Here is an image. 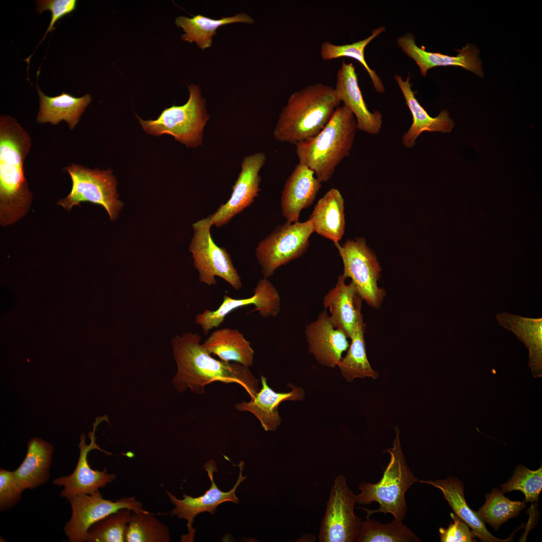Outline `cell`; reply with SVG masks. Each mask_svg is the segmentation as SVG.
Here are the masks:
<instances>
[{"label": "cell", "mask_w": 542, "mask_h": 542, "mask_svg": "<svg viewBox=\"0 0 542 542\" xmlns=\"http://www.w3.org/2000/svg\"><path fill=\"white\" fill-rule=\"evenodd\" d=\"M366 325L361 313L358 318L356 329L350 338L351 343L345 356L338 364L343 377L349 382L356 378L368 377L374 379L379 375L371 367L367 359L364 340Z\"/></svg>", "instance_id": "cell-30"}, {"label": "cell", "mask_w": 542, "mask_h": 542, "mask_svg": "<svg viewBox=\"0 0 542 542\" xmlns=\"http://www.w3.org/2000/svg\"><path fill=\"white\" fill-rule=\"evenodd\" d=\"M355 494L349 488L344 476L335 478L322 519L320 542H354L358 537L361 519L354 513Z\"/></svg>", "instance_id": "cell-11"}, {"label": "cell", "mask_w": 542, "mask_h": 542, "mask_svg": "<svg viewBox=\"0 0 542 542\" xmlns=\"http://www.w3.org/2000/svg\"><path fill=\"white\" fill-rule=\"evenodd\" d=\"M265 161V155L261 152L244 158L241 164V171L232 187L230 198L209 216L212 225L220 227L226 224L253 203L260 190L259 184L261 178L259 172Z\"/></svg>", "instance_id": "cell-16"}, {"label": "cell", "mask_w": 542, "mask_h": 542, "mask_svg": "<svg viewBox=\"0 0 542 542\" xmlns=\"http://www.w3.org/2000/svg\"><path fill=\"white\" fill-rule=\"evenodd\" d=\"M243 465L244 463L241 461L238 465L240 471L236 483L234 487L227 492L221 490L214 482L213 473L217 471V468L216 462L213 459L210 460L204 465V468L207 471L211 482L210 488L207 490L204 494L196 497L184 494L183 499H179L167 491L170 501L175 505L174 508L171 512V513L179 518H183L188 521L187 526L188 532L182 536V541H194L196 530L193 528V524L195 517L198 514L209 512L214 515L217 506L225 502L239 503V499L236 496L235 492L238 486L247 477H243L242 475Z\"/></svg>", "instance_id": "cell-13"}, {"label": "cell", "mask_w": 542, "mask_h": 542, "mask_svg": "<svg viewBox=\"0 0 542 542\" xmlns=\"http://www.w3.org/2000/svg\"><path fill=\"white\" fill-rule=\"evenodd\" d=\"M37 90L40 105L37 121L56 125L63 120L68 123L70 129L76 126L92 100L89 94L76 97L64 92L54 97L48 96L41 91L38 85Z\"/></svg>", "instance_id": "cell-25"}, {"label": "cell", "mask_w": 542, "mask_h": 542, "mask_svg": "<svg viewBox=\"0 0 542 542\" xmlns=\"http://www.w3.org/2000/svg\"><path fill=\"white\" fill-rule=\"evenodd\" d=\"M384 30V27H379L373 30L371 35L367 38L349 44L339 45L327 41L324 42L321 46V56L324 60H330L342 57L356 59L367 71L376 91L383 93L384 91V85L375 72L367 65L365 60L364 50L373 39Z\"/></svg>", "instance_id": "cell-32"}, {"label": "cell", "mask_w": 542, "mask_h": 542, "mask_svg": "<svg viewBox=\"0 0 542 542\" xmlns=\"http://www.w3.org/2000/svg\"><path fill=\"white\" fill-rule=\"evenodd\" d=\"M171 537L166 525L150 512L133 510L125 537V542H169Z\"/></svg>", "instance_id": "cell-33"}, {"label": "cell", "mask_w": 542, "mask_h": 542, "mask_svg": "<svg viewBox=\"0 0 542 542\" xmlns=\"http://www.w3.org/2000/svg\"><path fill=\"white\" fill-rule=\"evenodd\" d=\"M133 510L122 508L90 526L85 537L87 542H124Z\"/></svg>", "instance_id": "cell-34"}, {"label": "cell", "mask_w": 542, "mask_h": 542, "mask_svg": "<svg viewBox=\"0 0 542 542\" xmlns=\"http://www.w3.org/2000/svg\"><path fill=\"white\" fill-rule=\"evenodd\" d=\"M23 491L16 482L13 472L1 468V511L7 510L18 503L21 499Z\"/></svg>", "instance_id": "cell-37"}, {"label": "cell", "mask_w": 542, "mask_h": 542, "mask_svg": "<svg viewBox=\"0 0 542 542\" xmlns=\"http://www.w3.org/2000/svg\"><path fill=\"white\" fill-rule=\"evenodd\" d=\"M212 226L209 216L192 225L194 235L189 250L199 273V281L209 286L215 285L217 276L239 290L242 288L240 277L226 249L213 240L210 233Z\"/></svg>", "instance_id": "cell-9"}, {"label": "cell", "mask_w": 542, "mask_h": 542, "mask_svg": "<svg viewBox=\"0 0 542 542\" xmlns=\"http://www.w3.org/2000/svg\"><path fill=\"white\" fill-rule=\"evenodd\" d=\"M362 521L357 542H418L420 539L402 521L394 518L382 524L365 516Z\"/></svg>", "instance_id": "cell-31"}, {"label": "cell", "mask_w": 542, "mask_h": 542, "mask_svg": "<svg viewBox=\"0 0 542 542\" xmlns=\"http://www.w3.org/2000/svg\"><path fill=\"white\" fill-rule=\"evenodd\" d=\"M202 345L210 354L222 361H233L248 367L253 364L254 351L250 343L237 329L215 330Z\"/></svg>", "instance_id": "cell-28"}, {"label": "cell", "mask_w": 542, "mask_h": 542, "mask_svg": "<svg viewBox=\"0 0 542 542\" xmlns=\"http://www.w3.org/2000/svg\"><path fill=\"white\" fill-rule=\"evenodd\" d=\"M396 436L392 448L386 450L390 460L380 480L376 483L361 482L358 489L361 492L355 495L356 503L369 504L377 502L375 510L362 508L366 516L382 512L391 513L394 518L403 521L406 512L405 493L411 486L419 480L408 466L402 452L398 428H395Z\"/></svg>", "instance_id": "cell-5"}, {"label": "cell", "mask_w": 542, "mask_h": 542, "mask_svg": "<svg viewBox=\"0 0 542 542\" xmlns=\"http://www.w3.org/2000/svg\"><path fill=\"white\" fill-rule=\"evenodd\" d=\"M188 89L189 98L185 104L165 108L155 120L139 118L144 130L156 136L171 135L187 147L196 148L201 145L203 129L209 115L200 87L192 84Z\"/></svg>", "instance_id": "cell-6"}, {"label": "cell", "mask_w": 542, "mask_h": 542, "mask_svg": "<svg viewBox=\"0 0 542 542\" xmlns=\"http://www.w3.org/2000/svg\"><path fill=\"white\" fill-rule=\"evenodd\" d=\"M450 516L454 522L447 528L440 527L439 534L442 542H471L475 541L474 533L470 531L468 525L453 513Z\"/></svg>", "instance_id": "cell-39"}, {"label": "cell", "mask_w": 542, "mask_h": 542, "mask_svg": "<svg viewBox=\"0 0 542 542\" xmlns=\"http://www.w3.org/2000/svg\"><path fill=\"white\" fill-rule=\"evenodd\" d=\"M36 9L39 14L48 10L51 13L50 24L38 46L43 41L48 33L51 32L55 23L65 16L72 13L76 7V0H41L36 1Z\"/></svg>", "instance_id": "cell-38"}, {"label": "cell", "mask_w": 542, "mask_h": 542, "mask_svg": "<svg viewBox=\"0 0 542 542\" xmlns=\"http://www.w3.org/2000/svg\"><path fill=\"white\" fill-rule=\"evenodd\" d=\"M70 175L72 187L67 197L58 205L70 210L81 202H90L102 206L111 220H115L122 207L116 191V180L111 169H91L71 164L65 168Z\"/></svg>", "instance_id": "cell-7"}, {"label": "cell", "mask_w": 542, "mask_h": 542, "mask_svg": "<svg viewBox=\"0 0 542 542\" xmlns=\"http://www.w3.org/2000/svg\"><path fill=\"white\" fill-rule=\"evenodd\" d=\"M305 333L310 352L318 363L328 367L337 366L349 346L348 337L333 327L326 310L306 326Z\"/></svg>", "instance_id": "cell-17"}, {"label": "cell", "mask_w": 542, "mask_h": 542, "mask_svg": "<svg viewBox=\"0 0 542 542\" xmlns=\"http://www.w3.org/2000/svg\"><path fill=\"white\" fill-rule=\"evenodd\" d=\"M102 421H108L107 415L96 418L93 423V429L88 433L91 442L86 444V435L82 434L79 444L80 455L77 465L73 473L69 476H61L53 481V483L64 487L60 496L69 500L76 496L82 494H93L102 488L107 484L115 479V475L107 473L106 468L103 471L92 469L90 466L88 459L89 452L94 449L99 450L105 453L111 454L102 450L96 444L95 432L97 426Z\"/></svg>", "instance_id": "cell-14"}, {"label": "cell", "mask_w": 542, "mask_h": 542, "mask_svg": "<svg viewBox=\"0 0 542 542\" xmlns=\"http://www.w3.org/2000/svg\"><path fill=\"white\" fill-rule=\"evenodd\" d=\"M201 340L199 334L191 332L176 335L172 340L178 367L172 383L178 391L181 392L189 388L195 393L204 394L206 384L219 381L239 384L253 399L259 391V380L249 367L213 358L200 343Z\"/></svg>", "instance_id": "cell-1"}, {"label": "cell", "mask_w": 542, "mask_h": 542, "mask_svg": "<svg viewBox=\"0 0 542 542\" xmlns=\"http://www.w3.org/2000/svg\"><path fill=\"white\" fill-rule=\"evenodd\" d=\"M239 22L252 24L254 20L244 13L230 17H222L219 20L197 15L191 18L185 16L177 17L175 24L178 27L182 28L185 32L181 36L183 40L190 43L194 42L200 48L203 50L211 46L212 38L216 35L219 27Z\"/></svg>", "instance_id": "cell-29"}, {"label": "cell", "mask_w": 542, "mask_h": 542, "mask_svg": "<svg viewBox=\"0 0 542 542\" xmlns=\"http://www.w3.org/2000/svg\"><path fill=\"white\" fill-rule=\"evenodd\" d=\"M53 452V447L49 443L41 438L30 439L25 459L13 471L23 491L36 488L48 481Z\"/></svg>", "instance_id": "cell-24"}, {"label": "cell", "mask_w": 542, "mask_h": 542, "mask_svg": "<svg viewBox=\"0 0 542 542\" xmlns=\"http://www.w3.org/2000/svg\"><path fill=\"white\" fill-rule=\"evenodd\" d=\"M334 89L341 102L354 115L357 128L368 134H378L382 127V115L377 110L371 112L368 110L352 63L342 62L337 73Z\"/></svg>", "instance_id": "cell-18"}, {"label": "cell", "mask_w": 542, "mask_h": 542, "mask_svg": "<svg viewBox=\"0 0 542 542\" xmlns=\"http://www.w3.org/2000/svg\"><path fill=\"white\" fill-rule=\"evenodd\" d=\"M342 275L325 296L323 306L329 311V317L333 327L342 330L351 338L356 329L359 315L362 313L363 300L352 282L347 284Z\"/></svg>", "instance_id": "cell-19"}, {"label": "cell", "mask_w": 542, "mask_h": 542, "mask_svg": "<svg viewBox=\"0 0 542 542\" xmlns=\"http://www.w3.org/2000/svg\"><path fill=\"white\" fill-rule=\"evenodd\" d=\"M357 129L352 112L344 105L338 107L318 134L295 145L299 163L313 171L321 183L328 181L349 155Z\"/></svg>", "instance_id": "cell-4"}, {"label": "cell", "mask_w": 542, "mask_h": 542, "mask_svg": "<svg viewBox=\"0 0 542 542\" xmlns=\"http://www.w3.org/2000/svg\"><path fill=\"white\" fill-rule=\"evenodd\" d=\"M31 147L28 133L12 117L0 116V223L6 226L25 216L32 195L24 170Z\"/></svg>", "instance_id": "cell-2"}, {"label": "cell", "mask_w": 542, "mask_h": 542, "mask_svg": "<svg viewBox=\"0 0 542 542\" xmlns=\"http://www.w3.org/2000/svg\"><path fill=\"white\" fill-rule=\"evenodd\" d=\"M422 483L433 485L441 490L444 497L456 515L472 529L475 536L485 542H503L495 537L486 528L485 523L477 512L472 510L467 504L464 493V484L458 479L450 477L442 480H420Z\"/></svg>", "instance_id": "cell-26"}, {"label": "cell", "mask_w": 542, "mask_h": 542, "mask_svg": "<svg viewBox=\"0 0 542 542\" xmlns=\"http://www.w3.org/2000/svg\"><path fill=\"white\" fill-rule=\"evenodd\" d=\"M504 493L519 490L525 496V502L537 501L542 489V467L532 471L522 465H518L513 476L501 485Z\"/></svg>", "instance_id": "cell-36"}, {"label": "cell", "mask_w": 542, "mask_h": 542, "mask_svg": "<svg viewBox=\"0 0 542 542\" xmlns=\"http://www.w3.org/2000/svg\"><path fill=\"white\" fill-rule=\"evenodd\" d=\"M341 102L334 88L321 83L293 93L280 114L274 137L294 145L313 138L327 124Z\"/></svg>", "instance_id": "cell-3"}, {"label": "cell", "mask_w": 542, "mask_h": 542, "mask_svg": "<svg viewBox=\"0 0 542 542\" xmlns=\"http://www.w3.org/2000/svg\"><path fill=\"white\" fill-rule=\"evenodd\" d=\"M394 77L413 116V123L402 138V144L405 148H413L417 138L424 131L450 132L452 131L454 123L448 111L443 110L437 116L431 117L416 99L412 89L410 77L405 80L398 75Z\"/></svg>", "instance_id": "cell-22"}, {"label": "cell", "mask_w": 542, "mask_h": 542, "mask_svg": "<svg viewBox=\"0 0 542 542\" xmlns=\"http://www.w3.org/2000/svg\"><path fill=\"white\" fill-rule=\"evenodd\" d=\"M313 232L314 226L309 220L286 222L262 240L255 249V255L263 278H270L279 267L302 256Z\"/></svg>", "instance_id": "cell-8"}, {"label": "cell", "mask_w": 542, "mask_h": 542, "mask_svg": "<svg viewBox=\"0 0 542 542\" xmlns=\"http://www.w3.org/2000/svg\"><path fill=\"white\" fill-rule=\"evenodd\" d=\"M266 380L261 375V389L250 401L240 402L235 405V409L252 413L265 431H274L281 423L278 412L279 405L286 400L302 399L304 391L300 387L292 385L290 387L292 390L290 392H276L268 385Z\"/></svg>", "instance_id": "cell-23"}, {"label": "cell", "mask_w": 542, "mask_h": 542, "mask_svg": "<svg viewBox=\"0 0 542 542\" xmlns=\"http://www.w3.org/2000/svg\"><path fill=\"white\" fill-rule=\"evenodd\" d=\"M526 506L524 501H513L497 488L487 495L484 504L477 512L485 523L497 529L501 524L516 516Z\"/></svg>", "instance_id": "cell-35"}, {"label": "cell", "mask_w": 542, "mask_h": 542, "mask_svg": "<svg viewBox=\"0 0 542 542\" xmlns=\"http://www.w3.org/2000/svg\"><path fill=\"white\" fill-rule=\"evenodd\" d=\"M334 245L343 263V273L355 286L363 301L377 309L385 296L384 290L378 286L380 266L374 253L367 246L363 238L347 240L342 245Z\"/></svg>", "instance_id": "cell-10"}, {"label": "cell", "mask_w": 542, "mask_h": 542, "mask_svg": "<svg viewBox=\"0 0 542 542\" xmlns=\"http://www.w3.org/2000/svg\"><path fill=\"white\" fill-rule=\"evenodd\" d=\"M344 200L338 190L331 188L315 205L309 216L314 232L339 242L345 231Z\"/></svg>", "instance_id": "cell-27"}, {"label": "cell", "mask_w": 542, "mask_h": 542, "mask_svg": "<svg viewBox=\"0 0 542 542\" xmlns=\"http://www.w3.org/2000/svg\"><path fill=\"white\" fill-rule=\"evenodd\" d=\"M315 175L313 171L299 163L286 181L281 207L287 222H298L301 211L314 202L322 183Z\"/></svg>", "instance_id": "cell-20"}, {"label": "cell", "mask_w": 542, "mask_h": 542, "mask_svg": "<svg viewBox=\"0 0 542 542\" xmlns=\"http://www.w3.org/2000/svg\"><path fill=\"white\" fill-rule=\"evenodd\" d=\"M398 46L419 66L421 74L426 76L429 69L437 66H457L471 71L479 76L483 75L481 62L478 58L477 50L471 45H467L461 50L458 54L450 56L439 53L426 51L423 48L419 47L412 34H407L397 39Z\"/></svg>", "instance_id": "cell-21"}, {"label": "cell", "mask_w": 542, "mask_h": 542, "mask_svg": "<svg viewBox=\"0 0 542 542\" xmlns=\"http://www.w3.org/2000/svg\"><path fill=\"white\" fill-rule=\"evenodd\" d=\"M72 514L64 528L70 542L85 541L86 533L91 525L122 508L148 512L143 503L134 497H122L116 500L104 499L99 491L93 494H82L70 499Z\"/></svg>", "instance_id": "cell-12"}, {"label": "cell", "mask_w": 542, "mask_h": 542, "mask_svg": "<svg viewBox=\"0 0 542 542\" xmlns=\"http://www.w3.org/2000/svg\"><path fill=\"white\" fill-rule=\"evenodd\" d=\"M253 292L252 296L244 299H234L225 295L222 303L216 310L207 309L198 314L195 319L196 323L201 326L204 334L207 335L210 330L218 327L231 312L250 305L255 308L249 313L257 311L263 318L277 317L281 310V298L278 290L268 279H260Z\"/></svg>", "instance_id": "cell-15"}]
</instances>
